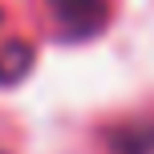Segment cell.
I'll use <instances>...</instances> for the list:
<instances>
[{
    "label": "cell",
    "mask_w": 154,
    "mask_h": 154,
    "mask_svg": "<svg viewBox=\"0 0 154 154\" xmlns=\"http://www.w3.org/2000/svg\"><path fill=\"white\" fill-rule=\"evenodd\" d=\"M53 24L65 32L69 41L97 37L109 20V0H45Z\"/></svg>",
    "instance_id": "6da1fadb"
},
{
    "label": "cell",
    "mask_w": 154,
    "mask_h": 154,
    "mask_svg": "<svg viewBox=\"0 0 154 154\" xmlns=\"http://www.w3.org/2000/svg\"><path fill=\"white\" fill-rule=\"evenodd\" d=\"M109 154H154V122H130L109 134Z\"/></svg>",
    "instance_id": "7a4b0ae2"
},
{
    "label": "cell",
    "mask_w": 154,
    "mask_h": 154,
    "mask_svg": "<svg viewBox=\"0 0 154 154\" xmlns=\"http://www.w3.org/2000/svg\"><path fill=\"white\" fill-rule=\"evenodd\" d=\"M29 65H32V49L24 45V41H4V45H0V81L4 85L20 81V77L29 73Z\"/></svg>",
    "instance_id": "3957f363"
}]
</instances>
